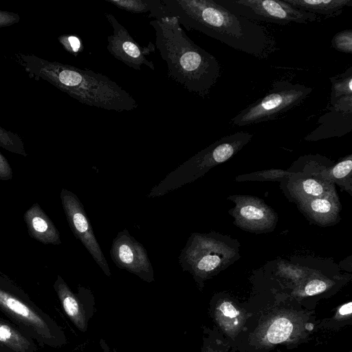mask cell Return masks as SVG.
<instances>
[{"mask_svg":"<svg viewBox=\"0 0 352 352\" xmlns=\"http://www.w3.org/2000/svg\"><path fill=\"white\" fill-rule=\"evenodd\" d=\"M177 19L187 30H196L256 58H267L276 43L263 25L235 14L214 0H161L155 19Z\"/></svg>","mask_w":352,"mask_h":352,"instance_id":"6da1fadb","label":"cell"},{"mask_svg":"<svg viewBox=\"0 0 352 352\" xmlns=\"http://www.w3.org/2000/svg\"><path fill=\"white\" fill-rule=\"evenodd\" d=\"M351 352V351H350Z\"/></svg>","mask_w":352,"mask_h":352,"instance_id":"836d02e7","label":"cell"},{"mask_svg":"<svg viewBox=\"0 0 352 352\" xmlns=\"http://www.w3.org/2000/svg\"><path fill=\"white\" fill-rule=\"evenodd\" d=\"M20 16L14 12L0 10V28L7 27L17 23Z\"/></svg>","mask_w":352,"mask_h":352,"instance_id":"4dcf8cb0","label":"cell"},{"mask_svg":"<svg viewBox=\"0 0 352 352\" xmlns=\"http://www.w3.org/2000/svg\"><path fill=\"white\" fill-rule=\"evenodd\" d=\"M60 198L67 221L74 235L85 247L105 275L110 277L109 265L94 235L91 222L81 201L76 194L66 188L61 189Z\"/></svg>","mask_w":352,"mask_h":352,"instance_id":"ba28073f","label":"cell"},{"mask_svg":"<svg viewBox=\"0 0 352 352\" xmlns=\"http://www.w3.org/2000/svg\"><path fill=\"white\" fill-rule=\"evenodd\" d=\"M104 352H113V351H110L109 349H108L107 348V349H106V350H104Z\"/></svg>","mask_w":352,"mask_h":352,"instance_id":"d6a6232c","label":"cell"},{"mask_svg":"<svg viewBox=\"0 0 352 352\" xmlns=\"http://www.w3.org/2000/svg\"><path fill=\"white\" fill-rule=\"evenodd\" d=\"M247 131H238L223 137L181 164L169 174L177 188L191 182L211 167L223 163L240 151L252 138Z\"/></svg>","mask_w":352,"mask_h":352,"instance_id":"8992f818","label":"cell"},{"mask_svg":"<svg viewBox=\"0 0 352 352\" xmlns=\"http://www.w3.org/2000/svg\"><path fill=\"white\" fill-rule=\"evenodd\" d=\"M211 309L215 322L226 336L234 337L242 330L246 320V315L231 300H217Z\"/></svg>","mask_w":352,"mask_h":352,"instance_id":"9a60e30c","label":"cell"},{"mask_svg":"<svg viewBox=\"0 0 352 352\" xmlns=\"http://www.w3.org/2000/svg\"><path fill=\"white\" fill-rule=\"evenodd\" d=\"M230 12L252 21L278 25L309 23L318 20L315 14L292 7L283 0H214Z\"/></svg>","mask_w":352,"mask_h":352,"instance_id":"52a82bcc","label":"cell"},{"mask_svg":"<svg viewBox=\"0 0 352 352\" xmlns=\"http://www.w3.org/2000/svg\"><path fill=\"white\" fill-rule=\"evenodd\" d=\"M110 256L116 265L143 280L154 281V271L146 250L124 229L113 239Z\"/></svg>","mask_w":352,"mask_h":352,"instance_id":"8fae6325","label":"cell"},{"mask_svg":"<svg viewBox=\"0 0 352 352\" xmlns=\"http://www.w3.org/2000/svg\"><path fill=\"white\" fill-rule=\"evenodd\" d=\"M155 48L166 63L168 77L189 92L206 97L221 76V66L211 54L185 33L177 18L153 19Z\"/></svg>","mask_w":352,"mask_h":352,"instance_id":"3957f363","label":"cell"},{"mask_svg":"<svg viewBox=\"0 0 352 352\" xmlns=\"http://www.w3.org/2000/svg\"><path fill=\"white\" fill-rule=\"evenodd\" d=\"M338 314L340 316L346 317L351 314V302L342 305L338 310Z\"/></svg>","mask_w":352,"mask_h":352,"instance_id":"1f68e13d","label":"cell"},{"mask_svg":"<svg viewBox=\"0 0 352 352\" xmlns=\"http://www.w3.org/2000/svg\"><path fill=\"white\" fill-rule=\"evenodd\" d=\"M292 7L325 17L340 15L344 8L352 6V0H283Z\"/></svg>","mask_w":352,"mask_h":352,"instance_id":"e0dca14e","label":"cell"},{"mask_svg":"<svg viewBox=\"0 0 352 352\" xmlns=\"http://www.w3.org/2000/svg\"><path fill=\"white\" fill-rule=\"evenodd\" d=\"M329 194L302 200L305 201L301 205L303 210L319 223L330 222L336 218L338 206L335 199Z\"/></svg>","mask_w":352,"mask_h":352,"instance_id":"ac0fdd59","label":"cell"},{"mask_svg":"<svg viewBox=\"0 0 352 352\" xmlns=\"http://www.w3.org/2000/svg\"><path fill=\"white\" fill-rule=\"evenodd\" d=\"M214 245L209 235L192 233L179 256L182 270L190 273L200 287L221 263L219 255L214 252Z\"/></svg>","mask_w":352,"mask_h":352,"instance_id":"30bf717a","label":"cell"},{"mask_svg":"<svg viewBox=\"0 0 352 352\" xmlns=\"http://www.w3.org/2000/svg\"><path fill=\"white\" fill-rule=\"evenodd\" d=\"M267 94L248 105L230 120L236 126L275 120L300 106L314 88L287 80H276Z\"/></svg>","mask_w":352,"mask_h":352,"instance_id":"5b68a950","label":"cell"},{"mask_svg":"<svg viewBox=\"0 0 352 352\" xmlns=\"http://www.w3.org/2000/svg\"><path fill=\"white\" fill-rule=\"evenodd\" d=\"M53 287L70 321L80 331H87L95 309V298L91 290L79 286L77 293H74L60 275H57Z\"/></svg>","mask_w":352,"mask_h":352,"instance_id":"7c38bea8","label":"cell"},{"mask_svg":"<svg viewBox=\"0 0 352 352\" xmlns=\"http://www.w3.org/2000/svg\"><path fill=\"white\" fill-rule=\"evenodd\" d=\"M64 49L74 56H77L83 50L81 40L75 35H61L58 38Z\"/></svg>","mask_w":352,"mask_h":352,"instance_id":"4316f807","label":"cell"},{"mask_svg":"<svg viewBox=\"0 0 352 352\" xmlns=\"http://www.w3.org/2000/svg\"><path fill=\"white\" fill-rule=\"evenodd\" d=\"M12 177V168L6 157L0 152V181H8Z\"/></svg>","mask_w":352,"mask_h":352,"instance_id":"f546056e","label":"cell"},{"mask_svg":"<svg viewBox=\"0 0 352 352\" xmlns=\"http://www.w3.org/2000/svg\"><path fill=\"white\" fill-rule=\"evenodd\" d=\"M36 341L8 319L0 317V352H36Z\"/></svg>","mask_w":352,"mask_h":352,"instance_id":"2e32d148","label":"cell"},{"mask_svg":"<svg viewBox=\"0 0 352 352\" xmlns=\"http://www.w3.org/2000/svg\"><path fill=\"white\" fill-rule=\"evenodd\" d=\"M15 58L30 78L46 80L84 104L115 111L138 107L136 100L105 75L34 54L17 53Z\"/></svg>","mask_w":352,"mask_h":352,"instance_id":"7a4b0ae2","label":"cell"},{"mask_svg":"<svg viewBox=\"0 0 352 352\" xmlns=\"http://www.w3.org/2000/svg\"><path fill=\"white\" fill-rule=\"evenodd\" d=\"M331 82V91L329 100L352 96V67L344 72L329 78Z\"/></svg>","mask_w":352,"mask_h":352,"instance_id":"603a6c76","label":"cell"},{"mask_svg":"<svg viewBox=\"0 0 352 352\" xmlns=\"http://www.w3.org/2000/svg\"><path fill=\"white\" fill-rule=\"evenodd\" d=\"M268 210L253 201L243 203L237 208L239 220L248 228L263 226L264 221L268 220Z\"/></svg>","mask_w":352,"mask_h":352,"instance_id":"ffe728a7","label":"cell"},{"mask_svg":"<svg viewBox=\"0 0 352 352\" xmlns=\"http://www.w3.org/2000/svg\"><path fill=\"white\" fill-rule=\"evenodd\" d=\"M115 7L133 14L148 12V17L153 18L159 10L161 0H104Z\"/></svg>","mask_w":352,"mask_h":352,"instance_id":"44dd1931","label":"cell"},{"mask_svg":"<svg viewBox=\"0 0 352 352\" xmlns=\"http://www.w3.org/2000/svg\"><path fill=\"white\" fill-rule=\"evenodd\" d=\"M351 169L352 155H349L336 164L330 170L334 178L341 179L350 175Z\"/></svg>","mask_w":352,"mask_h":352,"instance_id":"83f0119b","label":"cell"},{"mask_svg":"<svg viewBox=\"0 0 352 352\" xmlns=\"http://www.w3.org/2000/svg\"><path fill=\"white\" fill-rule=\"evenodd\" d=\"M0 311L41 346L60 348L67 342L62 327L19 285L0 274Z\"/></svg>","mask_w":352,"mask_h":352,"instance_id":"277c9868","label":"cell"},{"mask_svg":"<svg viewBox=\"0 0 352 352\" xmlns=\"http://www.w3.org/2000/svg\"><path fill=\"white\" fill-rule=\"evenodd\" d=\"M228 346L217 333L210 329L204 330L201 352H228Z\"/></svg>","mask_w":352,"mask_h":352,"instance_id":"d4e9b609","label":"cell"},{"mask_svg":"<svg viewBox=\"0 0 352 352\" xmlns=\"http://www.w3.org/2000/svg\"><path fill=\"white\" fill-rule=\"evenodd\" d=\"M295 184V191L308 199L321 197L330 193L329 186L316 179L302 178Z\"/></svg>","mask_w":352,"mask_h":352,"instance_id":"7402d4cb","label":"cell"},{"mask_svg":"<svg viewBox=\"0 0 352 352\" xmlns=\"http://www.w3.org/2000/svg\"><path fill=\"white\" fill-rule=\"evenodd\" d=\"M29 236L44 245H60V232L38 203L33 204L24 213Z\"/></svg>","mask_w":352,"mask_h":352,"instance_id":"5bb4252c","label":"cell"},{"mask_svg":"<svg viewBox=\"0 0 352 352\" xmlns=\"http://www.w3.org/2000/svg\"><path fill=\"white\" fill-rule=\"evenodd\" d=\"M327 111L317 121L314 131L305 137L307 141L341 137L352 130V96L329 100Z\"/></svg>","mask_w":352,"mask_h":352,"instance_id":"4fadbf2b","label":"cell"},{"mask_svg":"<svg viewBox=\"0 0 352 352\" xmlns=\"http://www.w3.org/2000/svg\"><path fill=\"white\" fill-rule=\"evenodd\" d=\"M331 46L336 50L352 54V30H345L336 33L331 39Z\"/></svg>","mask_w":352,"mask_h":352,"instance_id":"484cf974","label":"cell"},{"mask_svg":"<svg viewBox=\"0 0 352 352\" xmlns=\"http://www.w3.org/2000/svg\"><path fill=\"white\" fill-rule=\"evenodd\" d=\"M104 17L112 28V34L107 36V49L109 54L137 71H141L142 65L155 71L154 63L146 58L155 51V44L149 42L147 45L141 46L114 15L105 12Z\"/></svg>","mask_w":352,"mask_h":352,"instance_id":"9c48e42d","label":"cell"},{"mask_svg":"<svg viewBox=\"0 0 352 352\" xmlns=\"http://www.w3.org/2000/svg\"><path fill=\"white\" fill-rule=\"evenodd\" d=\"M0 147L14 154L28 156L22 138L17 133L8 131L1 126Z\"/></svg>","mask_w":352,"mask_h":352,"instance_id":"cb8c5ba5","label":"cell"},{"mask_svg":"<svg viewBox=\"0 0 352 352\" xmlns=\"http://www.w3.org/2000/svg\"><path fill=\"white\" fill-rule=\"evenodd\" d=\"M296 329L295 322L286 316L274 318L267 324L263 332L264 340L267 344H278L287 340Z\"/></svg>","mask_w":352,"mask_h":352,"instance_id":"d6986e66","label":"cell"},{"mask_svg":"<svg viewBox=\"0 0 352 352\" xmlns=\"http://www.w3.org/2000/svg\"><path fill=\"white\" fill-rule=\"evenodd\" d=\"M327 287L328 284L326 281L320 279H314L305 285L304 293L307 296H314L324 292Z\"/></svg>","mask_w":352,"mask_h":352,"instance_id":"f1b7e54d","label":"cell"}]
</instances>
